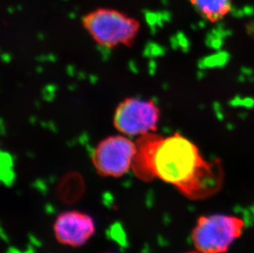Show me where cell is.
<instances>
[{"mask_svg": "<svg viewBox=\"0 0 254 253\" xmlns=\"http://www.w3.org/2000/svg\"><path fill=\"white\" fill-rule=\"evenodd\" d=\"M199 253V252H191V253Z\"/></svg>", "mask_w": 254, "mask_h": 253, "instance_id": "30bf717a", "label": "cell"}, {"mask_svg": "<svg viewBox=\"0 0 254 253\" xmlns=\"http://www.w3.org/2000/svg\"><path fill=\"white\" fill-rule=\"evenodd\" d=\"M156 179L175 187L186 198L200 201L217 193L224 184L221 160H207L182 134L162 137L154 158Z\"/></svg>", "mask_w": 254, "mask_h": 253, "instance_id": "6da1fadb", "label": "cell"}, {"mask_svg": "<svg viewBox=\"0 0 254 253\" xmlns=\"http://www.w3.org/2000/svg\"><path fill=\"white\" fill-rule=\"evenodd\" d=\"M54 229L56 239L60 244L80 247L86 244L93 235L95 225L89 215L78 211H68L59 215Z\"/></svg>", "mask_w": 254, "mask_h": 253, "instance_id": "8992f818", "label": "cell"}, {"mask_svg": "<svg viewBox=\"0 0 254 253\" xmlns=\"http://www.w3.org/2000/svg\"><path fill=\"white\" fill-rule=\"evenodd\" d=\"M194 9L208 22H218L230 13L232 0H190Z\"/></svg>", "mask_w": 254, "mask_h": 253, "instance_id": "ba28073f", "label": "cell"}, {"mask_svg": "<svg viewBox=\"0 0 254 253\" xmlns=\"http://www.w3.org/2000/svg\"><path fill=\"white\" fill-rule=\"evenodd\" d=\"M82 26L97 45L105 48L132 47L139 32L137 19L111 8H97L85 15Z\"/></svg>", "mask_w": 254, "mask_h": 253, "instance_id": "7a4b0ae2", "label": "cell"}, {"mask_svg": "<svg viewBox=\"0 0 254 253\" xmlns=\"http://www.w3.org/2000/svg\"><path fill=\"white\" fill-rule=\"evenodd\" d=\"M84 191V183L78 174L72 173L67 175L60 184V198L67 202L75 201L82 196Z\"/></svg>", "mask_w": 254, "mask_h": 253, "instance_id": "9c48e42d", "label": "cell"}, {"mask_svg": "<svg viewBox=\"0 0 254 253\" xmlns=\"http://www.w3.org/2000/svg\"><path fill=\"white\" fill-rule=\"evenodd\" d=\"M135 149V141L127 136L122 134L108 136L94 149V167L102 177H121L131 169Z\"/></svg>", "mask_w": 254, "mask_h": 253, "instance_id": "5b68a950", "label": "cell"}, {"mask_svg": "<svg viewBox=\"0 0 254 253\" xmlns=\"http://www.w3.org/2000/svg\"><path fill=\"white\" fill-rule=\"evenodd\" d=\"M245 229V221L235 215H202L192 229V244L199 253H226Z\"/></svg>", "mask_w": 254, "mask_h": 253, "instance_id": "3957f363", "label": "cell"}, {"mask_svg": "<svg viewBox=\"0 0 254 253\" xmlns=\"http://www.w3.org/2000/svg\"><path fill=\"white\" fill-rule=\"evenodd\" d=\"M161 111L153 101L126 98L115 111L113 125L120 133L127 136H141L156 131Z\"/></svg>", "mask_w": 254, "mask_h": 253, "instance_id": "277c9868", "label": "cell"}, {"mask_svg": "<svg viewBox=\"0 0 254 253\" xmlns=\"http://www.w3.org/2000/svg\"><path fill=\"white\" fill-rule=\"evenodd\" d=\"M162 137L153 131L138 136L135 141L136 149L131 169L137 179L145 182L156 179L153 172L154 158Z\"/></svg>", "mask_w": 254, "mask_h": 253, "instance_id": "52a82bcc", "label": "cell"}]
</instances>
